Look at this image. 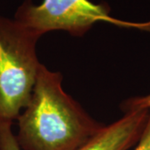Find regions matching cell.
I'll return each instance as SVG.
<instances>
[{
  "label": "cell",
  "instance_id": "cell-4",
  "mask_svg": "<svg viewBox=\"0 0 150 150\" xmlns=\"http://www.w3.org/2000/svg\"><path fill=\"white\" fill-rule=\"evenodd\" d=\"M149 109L125 112L118 120L103 126L75 150H128L136 144L145 129Z\"/></svg>",
  "mask_w": 150,
  "mask_h": 150
},
{
  "label": "cell",
  "instance_id": "cell-1",
  "mask_svg": "<svg viewBox=\"0 0 150 150\" xmlns=\"http://www.w3.org/2000/svg\"><path fill=\"white\" fill-rule=\"evenodd\" d=\"M59 72L40 65L32 96L18 118L22 150H75L104 125L64 90Z\"/></svg>",
  "mask_w": 150,
  "mask_h": 150
},
{
  "label": "cell",
  "instance_id": "cell-7",
  "mask_svg": "<svg viewBox=\"0 0 150 150\" xmlns=\"http://www.w3.org/2000/svg\"><path fill=\"white\" fill-rule=\"evenodd\" d=\"M134 150H150V108L145 129Z\"/></svg>",
  "mask_w": 150,
  "mask_h": 150
},
{
  "label": "cell",
  "instance_id": "cell-6",
  "mask_svg": "<svg viewBox=\"0 0 150 150\" xmlns=\"http://www.w3.org/2000/svg\"><path fill=\"white\" fill-rule=\"evenodd\" d=\"M150 108V93L145 96L134 97L125 100L121 104V109L123 112H129L140 109Z\"/></svg>",
  "mask_w": 150,
  "mask_h": 150
},
{
  "label": "cell",
  "instance_id": "cell-5",
  "mask_svg": "<svg viewBox=\"0 0 150 150\" xmlns=\"http://www.w3.org/2000/svg\"><path fill=\"white\" fill-rule=\"evenodd\" d=\"M10 123H0V150H22Z\"/></svg>",
  "mask_w": 150,
  "mask_h": 150
},
{
  "label": "cell",
  "instance_id": "cell-2",
  "mask_svg": "<svg viewBox=\"0 0 150 150\" xmlns=\"http://www.w3.org/2000/svg\"><path fill=\"white\" fill-rule=\"evenodd\" d=\"M39 38L14 18L0 16V123H13L29 103L42 64Z\"/></svg>",
  "mask_w": 150,
  "mask_h": 150
},
{
  "label": "cell",
  "instance_id": "cell-3",
  "mask_svg": "<svg viewBox=\"0 0 150 150\" xmlns=\"http://www.w3.org/2000/svg\"><path fill=\"white\" fill-rule=\"evenodd\" d=\"M110 12V6L105 2L94 4L90 0H43L41 4L35 5L32 0H25L17 8L14 19L39 37L55 30L81 37L98 22L150 32V21H123L111 16Z\"/></svg>",
  "mask_w": 150,
  "mask_h": 150
}]
</instances>
